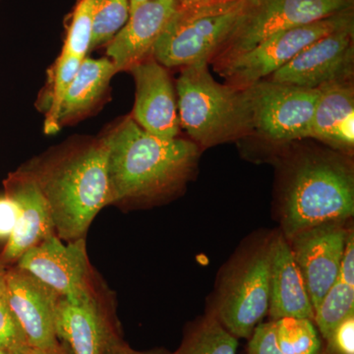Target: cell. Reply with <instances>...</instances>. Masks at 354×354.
<instances>
[{
    "instance_id": "obj_36",
    "label": "cell",
    "mask_w": 354,
    "mask_h": 354,
    "mask_svg": "<svg viewBox=\"0 0 354 354\" xmlns=\"http://www.w3.org/2000/svg\"><path fill=\"white\" fill-rule=\"evenodd\" d=\"M19 353H11V351H4V349H0V354H19Z\"/></svg>"
},
{
    "instance_id": "obj_15",
    "label": "cell",
    "mask_w": 354,
    "mask_h": 354,
    "mask_svg": "<svg viewBox=\"0 0 354 354\" xmlns=\"http://www.w3.org/2000/svg\"><path fill=\"white\" fill-rule=\"evenodd\" d=\"M130 70L136 85L133 120L160 138H177L180 121L169 72L156 59L142 60Z\"/></svg>"
},
{
    "instance_id": "obj_3",
    "label": "cell",
    "mask_w": 354,
    "mask_h": 354,
    "mask_svg": "<svg viewBox=\"0 0 354 354\" xmlns=\"http://www.w3.org/2000/svg\"><path fill=\"white\" fill-rule=\"evenodd\" d=\"M342 155L307 152L291 167L281 200V234L288 241L308 228L353 218V167Z\"/></svg>"
},
{
    "instance_id": "obj_23",
    "label": "cell",
    "mask_w": 354,
    "mask_h": 354,
    "mask_svg": "<svg viewBox=\"0 0 354 354\" xmlns=\"http://www.w3.org/2000/svg\"><path fill=\"white\" fill-rule=\"evenodd\" d=\"M354 315V286L337 279L314 312V324L327 339L332 330Z\"/></svg>"
},
{
    "instance_id": "obj_17",
    "label": "cell",
    "mask_w": 354,
    "mask_h": 354,
    "mask_svg": "<svg viewBox=\"0 0 354 354\" xmlns=\"http://www.w3.org/2000/svg\"><path fill=\"white\" fill-rule=\"evenodd\" d=\"M177 7L176 0H150L130 14L106 50L116 71L130 69L152 55L156 41Z\"/></svg>"
},
{
    "instance_id": "obj_5",
    "label": "cell",
    "mask_w": 354,
    "mask_h": 354,
    "mask_svg": "<svg viewBox=\"0 0 354 354\" xmlns=\"http://www.w3.org/2000/svg\"><path fill=\"white\" fill-rule=\"evenodd\" d=\"M245 0H199L178 6L152 50L165 68L213 62L243 16Z\"/></svg>"
},
{
    "instance_id": "obj_8",
    "label": "cell",
    "mask_w": 354,
    "mask_h": 354,
    "mask_svg": "<svg viewBox=\"0 0 354 354\" xmlns=\"http://www.w3.org/2000/svg\"><path fill=\"white\" fill-rule=\"evenodd\" d=\"M250 111L252 135L272 143L310 138L319 97L317 88L259 81L244 88Z\"/></svg>"
},
{
    "instance_id": "obj_31",
    "label": "cell",
    "mask_w": 354,
    "mask_h": 354,
    "mask_svg": "<svg viewBox=\"0 0 354 354\" xmlns=\"http://www.w3.org/2000/svg\"><path fill=\"white\" fill-rule=\"evenodd\" d=\"M106 354H171V353L162 348L151 349V351H136L123 341V339H120L113 342L109 346Z\"/></svg>"
},
{
    "instance_id": "obj_14",
    "label": "cell",
    "mask_w": 354,
    "mask_h": 354,
    "mask_svg": "<svg viewBox=\"0 0 354 354\" xmlns=\"http://www.w3.org/2000/svg\"><path fill=\"white\" fill-rule=\"evenodd\" d=\"M4 193L19 207L15 228L0 252V267L7 269L55 232L48 203L24 169L9 174L4 181Z\"/></svg>"
},
{
    "instance_id": "obj_12",
    "label": "cell",
    "mask_w": 354,
    "mask_h": 354,
    "mask_svg": "<svg viewBox=\"0 0 354 354\" xmlns=\"http://www.w3.org/2000/svg\"><path fill=\"white\" fill-rule=\"evenodd\" d=\"M348 230L344 223H323L288 241L314 312L339 278Z\"/></svg>"
},
{
    "instance_id": "obj_34",
    "label": "cell",
    "mask_w": 354,
    "mask_h": 354,
    "mask_svg": "<svg viewBox=\"0 0 354 354\" xmlns=\"http://www.w3.org/2000/svg\"><path fill=\"white\" fill-rule=\"evenodd\" d=\"M150 1V0H129L130 3V14L133 11L136 10L137 8L142 4L146 3V2Z\"/></svg>"
},
{
    "instance_id": "obj_21",
    "label": "cell",
    "mask_w": 354,
    "mask_h": 354,
    "mask_svg": "<svg viewBox=\"0 0 354 354\" xmlns=\"http://www.w3.org/2000/svg\"><path fill=\"white\" fill-rule=\"evenodd\" d=\"M116 72L109 58H84L62 101L58 116L59 127L62 123L78 118L95 106L104 95Z\"/></svg>"
},
{
    "instance_id": "obj_16",
    "label": "cell",
    "mask_w": 354,
    "mask_h": 354,
    "mask_svg": "<svg viewBox=\"0 0 354 354\" xmlns=\"http://www.w3.org/2000/svg\"><path fill=\"white\" fill-rule=\"evenodd\" d=\"M55 332L73 354H106L113 342L122 339L113 307L102 298L77 305L60 297Z\"/></svg>"
},
{
    "instance_id": "obj_22",
    "label": "cell",
    "mask_w": 354,
    "mask_h": 354,
    "mask_svg": "<svg viewBox=\"0 0 354 354\" xmlns=\"http://www.w3.org/2000/svg\"><path fill=\"white\" fill-rule=\"evenodd\" d=\"M237 339L209 312L186 333L180 346L171 354H236Z\"/></svg>"
},
{
    "instance_id": "obj_35",
    "label": "cell",
    "mask_w": 354,
    "mask_h": 354,
    "mask_svg": "<svg viewBox=\"0 0 354 354\" xmlns=\"http://www.w3.org/2000/svg\"><path fill=\"white\" fill-rule=\"evenodd\" d=\"M176 1L178 6H188V4L195 3L199 0H176Z\"/></svg>"
},
{
    "instance_id": "obj_10",
    "label": "cell",
    "mask_w": 354,
    "mask_h": 354,
    "mask_svg": "<svg viewBox=\"0 0 354 354\" xmlns=\"http://www.w3.org/2000/svg\"><path fill=\"white\" fill-rule=\"evenodd\" d=\"M16 266L50 286L70 304H82L101 298L85 239L65 242L51 235L28 250Z\"/></svg>"
},
{
    "instance_id": "obj_29",
    "label": "cell",
    "mask_w": 354,
    "mask_h": 354,
    "mask_svg": "<svg viewBox=\"0 0 354 354\" xmlns=\"http://www.w3.org/2000/svg\"><path fill=\"white\" fill-rule=\"evenodd\" d=\"M19 216V207L12 198L0 195V241H7L12 234Z\"/></svg>"
},
{
    "instance_id": "obj_32",
    "label": "cell",
    "mask_w": 354,
    "mask_h": 354,
    "mask_svg": "<svg viewBox=\"0 0 354 354\" xmlns=\"http://www.w3.org/2000/svg\"><path fill=\"white\" fill-rule=\"evenodd\" d=\"M19 354H73L64 342H58L57 346L51 348H39L34 346H28L23 349Z\"/></svg>"
},
{
    "instance_id": "obj_11",
    "label": "cell",
    "mask_w": 354,
    "mask_h": 354,
    "mask_svg": "<svg viewBox=\"0 0 354 354\" xmlns=\"http://www.w3.org/2000/svg\"><path fill=\"white\" fill-rule=\"evenodd\" d=\"M354 22L326 35L277 70L269 80L305 88L351 82L354 74Z\"/></svg>"
},
{
    "instance_id": "obj_28",
    "label": "cell",
    "mask_w": 354,
    "mask_h": 354,
    "mask_svg": "<svg viewBox=\"0 0 354 354\" xmlns=\"http://www.w3.org/2000/svg\"><path fill=\"white\" fill-rule=\"evenodd\" d=\"M326 341L333 354H354V315L339 324Z\"/></svg>"
},
{
    "instance_id": "obj_19",
    "label": "cell",
    "mask_w": 354,
    "mask_h": 354,
    "mask_svg": "<svg viewBox=\"0 0 354 354\" xmlns=\"http://www.w3.org/2000/svg\"><path fill=\"white\" fill-rule=\"evenodd\" d=\"M318 90L310 138L349 156L354 148L353 81L329 84Z\"/></svg>"
},
{
    "instance_id": "obj_1",
    "label": "cell",
    "mask_w": 354,
    "mask_h": 354,
    "mask_svg": "<svg viewBox=\"0 0 354 354\" xmlns=\"http://www.w3.org/2000/svg\"><path fill=\"white\" fill-rule=\"evenodd\" d=\"M111 205L151 204L185 187L201 148L185 139H162L127 118L104 137Z\"/></svg>"
},
{
    "instance_id": "obj_18",
    "label": "cell",
    "mask_w": 354,
    "mask_h": 354,
    "mask_svg": "<svg viewBox=\"0 0 354 354\" xmlns=\"http://www.w3.org/2000/svg\"><path fill=\"white\" fill-rule=\"evenodd\" d=\"M268 314L272 320L291 317L314 322V309L304 277L283 234L272 236Z\"/></svg>"
},
{
    "instance_id": "obj_27",
    "label": "cell",
    "mask_w": 354,
    "mask_h": 354,
    "mask_svg": "<svg viewBox=\"0 0 354 354\" xmlns=\"http://www.w3.org/2000/svg\"><path fill=\"white\" fill-rule=\"evenodd\" d=\"M31 346L9 306L6 295L0 297V349L19 353Z\"/></svg>"
},
{
    "instance_id": "obj_7",
    "label": "cell",
    "mask_w": 354,
    "mask_h": 354,
    "mask_svg": "<svg viewBox=\"0 0 354 354\" xmlns=\"http://www.w3.org/2000/svg\"><path fill=\"white\" fill-rule=\"evenodd\" d=\"M351 22H354L353 8L309 24L281 30L252 50L230 58L215 68L227 79L228 85L245 88L269 78L317 39Z\"/></svg>"
},
{
    "instance_id": "obj_2",
    "label": "cell",
    "mask_w": 354,
    "mask_h": 354,
    "mask_svg": "<svg viewBox=\"0 0 354 354\" xmlns=\"http://www.w3.org/2000/svg\"><path fill=\"white\" fill-rule=\"evenodd\" d=\"M108 156L104 138L24 167L48 203L62 241L85 239L97 214L111 205Z\"/></svg>"
},
{
    "instance_id": "obj_33",
    "label": "cell",
    "mask_w": 354,
    "mask_h": 354,
    "mask_svg": "<svg viewBox=\"0 0 354 354\" xmlns=\"http://www.w3.org/2000/svg\"><path fill=\"white\" fill-rule=\"evenodd\" d=\"M6 269L0 267V297L6 295Z\"/></svg>"
},
{
    "instance_id": "obj_4",
    "label": "cell",
    "mask_w": 354,
    "mask_h": 354,
    "mask_svg": "<svg viewBox=\"0 0 354 354\" xmlns=\"http://www.w3.org/2000/svg\"><path fill=\"white\" fill-rule=\"evenodd\" d=\"M208 66L184 67L176 83L180 127L203 149L253 134L244 88L218 83Z\"/></svg>"
},
{
    "instance_id": "obj_24",
    "label": "cell",
    "mask_w": 354,
    "mask_h": 354,
    "mask_svg": "<svg viewBox=\"0 0 354 354\" xmlns=\"http://www.w3.org/2000/svg\"><path fill=\"white\" fill-rule=\"evenodd\" d=\"M129 17V0H94L91 48L111 41Z\"/></svg>"
},
{
    "instance_id": "obj_6",
    "label": "cell",
    "mask_w": 354,
    "mask_h": 354,
    "mask_svg": "<svg viewBox=\"0 0 354 354\" xmlns=\"http://www.w3.org/2000/svg\"><path fill=\"white\" fill-rule=\"evenodd\" d=\"M272 236L246 244L225 268L212 313L236 339H250L268 314Z\"/></svg>"
},
{
    "instance_id": "obj_25",
    "label": "cell",
    "mask_w": 354,
    "mask_h": 354,
    "mask_svg": "<svg viewBox=\"0 0 354 354\" xmlns=\"http://www.w3.org/2000/svg\"><path fill=\"white\" fill-rule=\"evenodd\" d=\"M82 62V58L73 57V55H66L64 53L57 59L53 72L50 106H48V115H46V123H44V130L48 134L59 129L58 116H59L62 101H64L70 83L75 77Z\"/></svg>"
},
{
    "instance_id": "obj_26",
    "label": "cell",
    "mask_w": 354,
    "mask_h": 354,
    "mask_svg": "<svg viewBox=\"0 0 354 354\" xmlns=\"http://www.w3.org/2000/svg\"><path fill=\"white\" fill-rule=\"evenodd\" d=\"M94 0H81L74 11L62 53L79 58L86 57L92 41Z\"/></svg>"
},
{
    "instance_id": "obj_30",
    "label": "cell",
    "mask_w": 354,
    "mask_h": 354,
    "mask_svg": "<svg viewBox=\"0 0 354 354\" xmlns=\"http://www.w3.org/2000/svg\"><path fill=\"white\" fill-rule=\"evenodd\" d=\"M339 281L354 286V236L353 230H349L346 237V247L342 256Z\"/></svg>"
},
{
    "instance_id": "obj_13",
    "label": "cell",
    "mask_w": 354,
    "mask_h": 354,
    "mask_svg": "<svg viewBox=\"0 0 354 354\" xmlns=\"http://www.w3.org/2000/svg\"><path fill=\"white\" fill-rule=\"evenodd\" d=\"M6 297L30 346H57L55 310L60 297L55 290L15 265L6 269Z\"/></svg>"
},
{
    "instance_id": "obj_9",
    "label": "cell",
    "mask_w": 354,
    "mask_h": 354,
    "mask_svg": "<svg viewBox=\"0 0 354 354\" xmlns=\"http://www.w3.org/2000/svg\"><path fill=\"white\" fill-rule=\"evenodd\" d=\"M353 8V0H245L243 16L214 65L252 50L274 32Z\"/></svg>"
},
{
    "instance_id": "obj_20",
    "label": "cell",
    "mask_w": 354,
    "mask_h": 354,
    "mask_svg": "<svg viewBox=\"0 0 354 354\" xmlns=\"http://www.w3.org/2000/svg\"><path fill=\"white\" fill-rule=\"evenodd\" d=\"M247 354H323L315 324L309 319H276L260 323L250 337Z\"/></svg>"
}]
</instances>
